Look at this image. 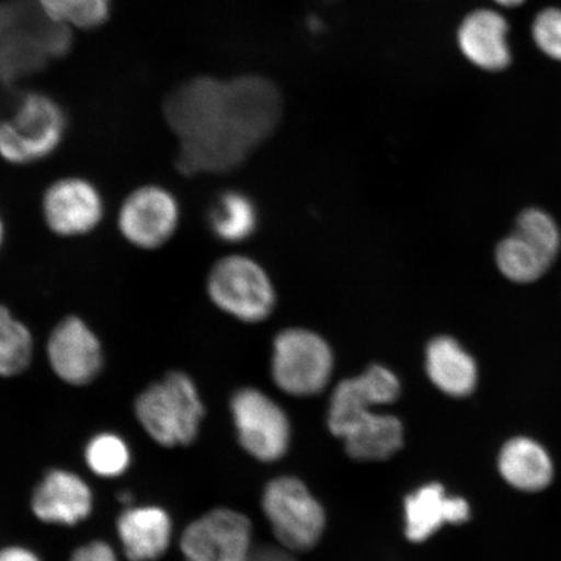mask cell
<instances>
[{"mask_svg":"<svg viewBox=\"0 0 561 561\" xmlns=\"http://www.w3.org/2000/svg\"><path fill=\"white\" fill-rule=\"evenodd\" d=\"M175 104L178 165L188 175L242 165L275 133L284 110L279 89L262 76L195 80Z\"/></svg>","mask_w":561,"mask_h":561,"instance_id":"obj_1","label":"cell"},{"mask_svg":"<svg viewBox=\"0 0 561 561\" xmlns=\"http://www.w3.org/2000/svg\"><path fill=\"white\" fill-rule=\"evenodd\" d=\"M135 413L157 444L178 447L191 445L198 437L206 409L194 378L187 371L172 369L139 392Z\"/></svg>","mask_w":561,"mask_h":561,"instance_id":"obj_2","label":"cell"},{"mask_svg":"<svg viewBox=\"0 0 561 561\" xmlns=\"http://www.w3.org/2000/svg\"><path fill=\"white\" fill-rule=\"evenodd\" d=\"M67 128L65 110L50 95L26 94L0 121V159L15 167L37 164L59 149Z\"/></svg>","mask_w":561,"mask_h":561,"instance_id":"obj_3","label":"cell"},{"mask_svg":"<svg viewBox=\"0 0 561 561\" xmlns=\"http://www.w3.org/2000/svg\"><path fill=\"white\" fill-rule=\"evenodd\" d=\"M206 293L217 310L245 324L268 319L277 304L268 272L254 257L243 254L217 259L208 271Z\"/></svg>","mask_w":561,"mask_h":561,"instance_id":"obj_4","label":"cell"},{"mask_svg":"<svg viewBox=\"0 0 561 561\" xmlns=\"http://www.w3.org/2000/svg\"><path fill=\"white\" fill-rule=\"evenodd\" d=\"M335 360L329 342L307 328H287L272 345L271 375L280 391L313 397L332 380Z\"/></svg>","mask_w":561,"mask_h":561,"instance_id":"obj_5","label":"cell"},{"mask_svg":"<svg viewBox=\"0 0 561 561\" xmlns=\"http://www.w3.org/2000/svg\"><path fill=\"white\" fill-rule=\"evenodd\" d=\"M181 221L178 195L163 185L145 184L126 194L118 206L116 227L131 248L158 251L178 234Z\"/></svg>","mask_w":561,"mask_h":561,"instance_id":"obj_6","label":"cell"},{"mask_svg":"<svg viewBox=\"0 0 561 561\" xmlns=\"http://www.w3.org/2000/svg\"><path fill=\"white\" fill-rule=\"evenodd\" d=\"M263 510L287 550L307 551L320 541L325 528L324 510L298 479L273 480L264 491Z\"/></svg>","mask_w":561,"mask_h":561,"instance_id":"obj_7","label":"cell"},{"mask_svg":"<svg viewBox=\"0 0 561 561\" xmlns=\"http://www.w3.org/2000/svg\"><path fill=\"white\" fill-rule=\"evenodd\" d=\"M105 213L107 205L101 188L82 175L55 180L42 194V220L61 240L93 234L102 226Z\"/></svg>","mask_w":561,"mask_h":561,"instance_id":"obj_8","label":"cell"},{"mask_svg":"<svg viewBox=\"0 0 561 561\" xmlns=\"http://www.w3.org/2000/svg\"><path fill=\"white\" fill-rule=\"evenodd\" d=\"M45 353L55 377L73 388L95 382L105 367L101 336L79 314H67L56 322L48 333Z\"/></svg>","mask_w":561,"mask_h":561,"instance_id":"obj_9","label":"cell"},{"mask_svg":"<svg viewBox=\"0 0 561 561\" xmlns=\"http://www.w3.org/2000/svg\"><path fill=\"white\" fill-rule=\"evenodd\" d=\"M230 412L245 451L262 461L283 458L289 447L290 423L277 402L262 390L242 388L231 397Z\"/></svg>","mask_w":561,"mask_h":561,"instance_id":"obj_10","label":"cell"},{"mask_svg":"<svg viewBox=\"0 0 561 561\" xmlns=\"http://www.w3.org/2000/svg\"><path fill=\"white\" fill-rule=\"evenodd\" d=\"M252 528L248 517L217 508L195 520L181 537L185 561H248Z\"/></svg>","mask_w":561,"mask_h":561,"instance_id":"obj_11","label":"cell"},{"mask_svg":"<svg viewBox=\"0 0 561 561\" xmlns=\"http://www.w3.org/2000/svg\"><path fill=\"white\" fill-rule=\"evenodd\" d=\"M510 34L507 18L500 10L483 7L461 20L456 42L468 62L485 72L497 73L506 70L514 59Z\"/></svg>","mask_w":561,"mask_h":561,"instance_id":"obj_12","label":"cell"},{"mask_svg":"<svg viewBox=\"0 0 561 561\" xmlns=\"http://www.w3.org/2000/svg\"><path fill=\"white\" fill-rule=\"evenodd\" d=\"M401 391L402 383L396 371L381 364H374L359 376L346 378L335 386L329 403V430L335 433L360 413L394 403Z\"/></svg>","mask_w":561,"mask_h":561,"instance_id":"obj_13","label":"cell"},{"mask_svg":"<svg viewBox=\"0 0 561 561\" xmlns=\"http://www.w3.org/2000/svg\"><path fill=\"white\" fill-rule=\"evenodd\" d=\"M32 510L41 522L73 526L93 511V493L80 476L55 469L35 488Z\"/></svg>","mask_w":561,"mask_h":561,"instance_id":"obj_14","label":"cell"},{"mask_svg":"<svg viewBox=\"0 0 561 561\" xmlns=\"http://www.w3.org/2000/svg\"><path fill=\"white\" fill-rule=\"evenodd\" d=\"M471 518V507L459 496L447 495L439 483H430L405 497V535L424 542L446 524L459 525Z\"/></svg>","mask_w":561,"mask_h":561,"instance_id":"obj_15","label":"cell"},{"mask_svg":"<svg viewBox=\"0 0 561 561\" xmlns=\"http://www.w3.org/2000/svg\"><path fill=\"white\" fill-rule=\"evenodd\" d=\"M334 436L345 440L353 459L385 460L403 446V425L394 415L370 410L347 421Z\"/></svg>","mask_w":561,"mask_h":561,"instance_id":"obj_16","label":"cell"},{"mask_svg":"<svg viewBox=\"0 0 561 561\" xmlns=\"http://www.w3.org/2000/svg\"><path fill=\"white\" fill-rule=\"evenodd\" d=\"M117 536L130 561H157L172 542V520L156 506L126 508L117 518Z\"/></svg>","mask_w":561,"mask_h":561,"instance_id":"obj_17","label":"cell"},{"mask_svg":"<svg viewBox=\"0 0 561 561\" xmlns=\"http://www.w3.org/2000/svg\"><path fill=\"white\" fill-rule=\"evenodd\" d=\"M425 370L438 390L454 398L471 396L479 381V368L472 355L448 335L427 343Z\"/></svg>","mask_w":561,"mask_h":561,"instance_id":"obj_18","label":"cell"},{"mask_svg":"<svg viewBox=\"0 0 561 561\" xmlns=\"http://www.w3.org/2000/svg\"><path fill=\"white\" fill-rule=\"evenodd\" d=\"M497 469L511 488L539 493L551 485L556 467L549 451L530 437L518 436L503 445Z\"/></svg>","mask_w":561,"mask_h":561,"instance_id":"obj_19","label":"cell"},{"mask_svg":"<svg viewBox=\"0 0 561 561\" xmlns=\"http://www.w3.org/2000/svg\"><path fill=\"white\" fill-rule=\"evenodd\" d=\"M259 224L254 201L241 192L222 193L208 213V227L216 240L238 244L250 240Z\"/></svg>","mask_w":561,"mask_h":561,"instance_id":"obj_20","label":"cell"},{"mask_svg":"<svg viewBox=\"0 0 561 561\" xmlns=\"http://www.w3.org/2000/svg\"><path fill=\"white\" fill-rule=\"evenodd\" d=\"M34 356L32 329L9 306L0 304V378L24 375Z\"/></svg>","mask_w":561,"mask_h":561,"instance_id":"obj_21","label":"cell"},{"mask_svg":"<svg viewBox=\"0 0 561 561\" xmlns=\"http://www.w3.org/2000/svg\"><path fill=\"white\" fill-rule=\"evenodd\" d=\"M496 264L504 276L517 284L535 283L551 265L535 245L515 231L497 245Z\"/></svg>","mask_w":561,"mask_h":561,"instance_id":"obj_22","label":"cell"},{"mask_svg":"<svg viewBox=\"0 0 561 561\" xmlns=\"http://www.w3.org/2000/svg\"><path fill=\"white\" fill-rule=\"evenodd\" d=\"M42 15L67 30L90 31L108 20L112 0H35Z\"/></svg>","mask_w":561,"mask_h":561,"instance_id":"obj_23","label":"cell"},{"mask_svg":"<svg viewBox=\"0 0 561 561\" xmlns=\"http://www.w3.org/2000/svg\"><path fill=\"white\" fill-rule=\"evenodd\" d=\"M130 459L129 446L115 433L96 434L89 440L85 450L90 471L103 479H116L124 474L129 468Z\"/></svg>","mask_w":561,"mask_h":561,"instance_id":"obj_24","label":"cell"},{"mask_svg":"<svg viewBox=\"0 0 561 561\" xmlns=\"http://www.w3.org/2000/svg\"><path fill=\"white\" fill-rule=\"evenodd\" d=\"M515 233L541 252L551 264L560 250L561 237L557 222L541 209L529 208L518 216Z\"/></svg>","mask_w":561,"mask_h":561,"instance_id":"obj_25","label":"cell"},{"mask_svg":"<svg viewBox=\"0 0 561 561\" xmlns=\"http://www.w3.org/2000/svg\"><path fill=\"white\" fill-rule=\"evenodd\" d=\"M531 39L547 58L561 62V9L546 7L531 21Z\"/></svg>","mask_w":561,"mask_h":561,"instance_id":"obj_26","label":"cell"},{"mask_svg":"<svg viewBox=\"0 0 561 561\" xmlns=\"http://www.w3.org/2000/svg\"><path fill=\"white\" fill-rule=\"evenodd\" d=\"M70 561H118V559L108 543L95 541L77 549Z\"/></svg>","mask_w":561,"mask_h":561,"instance_id":"obj_27","label":"cell"},{"mask_svg":"<svg viewBox=\"0 0 561 561\" xmlns=\"http://www.w3.org/2000/svg\"><path fill=\"white\" fill-rule=\"evenodd\" d=\"M0 561H41L37 553L25 547L12 546L0 551Z\"/></svg>","mask_w":561,"mask_h":561,"instance_id":"obj_28","label":"cell"},{"mask_svg":"<svg viewBox=\"0 0 561 561\" xmlns=\"http://www.w3.org/2000/svg\"><path fill=\"white\" fill-rule=\"evenodd\" d=\"M248 561H294L286 552L265 547V549L252 551Z\"/></svg>","mask_w":561,"mask_h":561,"instance_id":"obj_29","label":"cell"},{"mask_svg":"<svg viewBox=\"0 0 561 561\" xmlns=\"http://www.w3.org/2000/svg\"><path fill=\"white\" fill-rule=\"evenodd\" d=\"M493 2L497 7H501V9L512 10L517 9V7H522L526 0H493Z\"/></svg>","mask_w":561,"mask_h":561,"instance_id":"obj_30","label":"cell"},{"mask_svg":"<svg viewBox=\"0 0 561 561\" xmlns=\"http://www.w3.org/2000/svg\"><path fill=\"white\" fill-rule=\"evenodd\" d=\"M5 234H7L5 224H4L2 214H0V252H2V250L4 248Z\"/></svg>","mask_w":561,"mask_h":561,"instance_id":"obj_31","label":"cell"}]
</instances>
